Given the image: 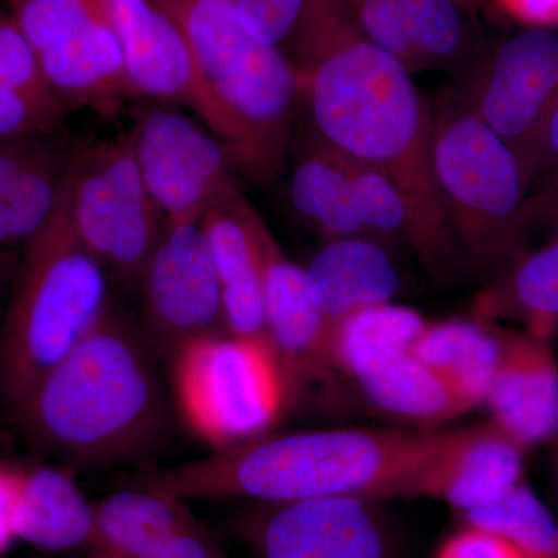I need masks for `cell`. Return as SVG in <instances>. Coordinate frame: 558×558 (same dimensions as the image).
<instances>
[{
    "label": "cell",
    "instance_id": "1",
    "mask_svg": "<svg viewBox=\"0 0 558 558\" xmlns=\"http://www.w3.org/2000/svg\"><path fill=\"white\" fill-rule=\"evenodd\" d=\"M281 50L312 132L387 175L440 247L457 255L433 167V109L405 65L363 36L343 0H307Z\"/></svg>",
    "mask_w": 558,
    "mask_h": 558
},
{
    "label": "cell",
    "instance_id": "2",
    "mask_svg": "<svg viewBox=\"0 0 558 558\" xmlns=\"http://www.w3.org/2000/svg\"><path fill=\"white\" fill-rule=\"evenodd\" d=\"M433 429L329 428L267 435L134 480L182 501L407 498Z\"/></svg>",
    "mask_w": 558,
    "mask_h": 558
},
{
    "label": "cell",
    "instance_id": "3",
    "mask_svg": "<svg viewBox=\"0 0 558 558\" xmlns=\"http://www.w3.org/2000/svg\"><path fill=\"white\" fill-rule=\"evenodd\" d=\"M156 352L145 332L109 310L16 410L39 447L83 465L148 447L167 416Z\"/></svg>",
    "mask_w": 558,
    "mask_h": 558
},
{
    "label": "cell",
    "instance_id": "4",
    "mask_svg": "<svg viewBox=\"0 0 558 558\" xmlns=\"http://www.w3.org/2000/svg\"><path fill=\"white\" fill-rule=\"evenodd\" d=\"M108 312V271L73 226L64 185L53 216L27 244L0 330V400L20 409Z\"/></svg>",
    "mask_w": 558,
    "mask_h": 558
},
{
    "label": "cell",
    "instance_id": "5",
    "mask_svg": "<svg viewBox=\"0 0 558 558\" xmlns=\"http://www.w3.org/2000/svg\"><path fill=\"white\" fill-rule=\"evenodd\" d=\"M433 167L459 255L494 279L532 252L531 190L519 157L447 92L433 109Z\"/></svg>",
    "mask_w": 558,
    "mask_h": 558
},
{
    "label": "cell",
    "instance_id": "6",
    "mask_svg": "<svg viewBox=\"0 0 558 558\" xmlns=\"http://www.w3.org/2000/svg\"><path fill=\"white\" fill-rule=\"evenodd\" d=\"M154 2L179 25L202 75L247 134L255 179L274 178L284 163L301 106L288 54L256 39L231 0Z\"/></svg>",
    "mask_w": 558,
    "mask_h": 558
},
{
    "label": "cell",
    "instance_id": "7",
    "mask_svg": "<svg viewBox=\"0 0 558 558\" xmlns=\"http://www.w3.org/2000/svg\"><path fill=\"white\" fill-rule=\"evenodd\" d=\"M170 363L183 421L216 450L270 435L290 409L284 374L267 339L216 333L193 341Z\"/></svg>",
    "mask_w": 558,
    "mask_h": 558
},
{
    "label": "cell",
    "instance_id": "8",
    "mask_svg": "<svg viewBox=\"0 0 558 558\" xmlns=\"http://www.w3.org/2000/svg\"><path fill=\"white\" fill-rule=\"evenodd\" d=\"M65 196L73 226L105 270L138 284L167 222L140 172L131 131L75 148Z\"/></svg>",
    "mask_w": 558,
    "mask_h": 558
},
{
    "label": "cell",
    "instance_id": "9",
    "mask_svg": "<svg viewBox=\"0 0 558 558\" xmlns=\"http://www.w3.org/2000/svg\"><path fill=\"white\" fill-rule=\"evenodd\" d=\"M94 3L120 40L134 94L193 110L196 119L222 140L236 168L255 178L247 134L202 75L179 25L154 0Z\"/></svg>",
    "mask_w": 558,
    "mask_h": 558
},
{
    "label": "cell",
    "instance_id": "10",
    "mask_svg": "<svg viewBox=\"0 0 558 558\" xmlns=\"http://www.w3.org/2000/svg\"><path fill=\"white\" fill-rule=\"evenodd\" d=\"M132 149L167 223L201 222L240 193L233 157L199 120L171 106H148L132 126Z\"/></svg>",
    "mask_w": 558,
    "mask_h": 558
},
{
    "label": "cell",
    "instance_id": "11",
    "mask_svg": "<svg viewBox=\"0 0 558 558\" xmlns=\"http://www.w3.org/2000/svg\"><path fill=\"white\" fill-rule=\"evenodd\" d=\"M145 332L171 362L193 341L227 332L222 292L201 222L167 223L138 282Z\"/></svg>",
    "mask_w": 558,
    "mask_h": 558
},
{
    "label": "cell",
    "instance_id": "12",
    "mask_svg": "<svg viewBox=\"0 0 558 558\" xmlns=\"http://www.w3.org/2000/svg\"><path fill=\"white\" fill-rule=\"evenodd\" d=\"M234 529L258 558H400L395 527L371 499L252 502Z\"/></svg>",
    "mask_w": 558,
    "mask_h": 558
},
{
    "label": "cell",
    "instance_id": "13",
    "mask_svg": "<svg viewBox=\"0 0 558 558\" xmlns=\"http://www.w3.org/2000/svg\"><path fill=\"white\" fill-rule=\"evenodd\" d=\"M461 101L521 157L558 97V32L526 27L501 40L457 92Z\"/></svg>",
    "mask_w": 558,
    "mask_h": 558
},
{
    "label": "cell",
    "instance_id": "14",
    "mask_svg": "<svg viewBox=\"0 0 558 558\" xmlns=\"http://www.w3.org/2000/svg\"><path fill=\"white\" fill-rule=\"evenodd\" d=\"M253 226L263 256L267 340L281 365L292 407L315 384L337 379L332 333L312 300L304 267L286 256L258 211Z\"/></svg>",
    "mask_w": 558,
    "mask_h": 558
},
{
    "label": "cell",
    "instance_id": "15",
    "mask_svg": "<svg viewBox=\"0 0 558 558\" xmlns=\"http://www.w3.org/2000/svg\"><path fill=\"white\" fill-rule=\"evenodd\" d=\"M527 450L494 422L473 428L433 429L409 498H432L465 513L523 483Z\"/></svg>",
    "mask_w": 558,
    "mask_h": 558
},
{
    "label": "cell",
    "instance_id": "16",
    "mask_svg": "<svg viewBox=\"0 0 558 558\" xmlns=\"http://www.w3.org/2000/svg\"><path fill=\"white\" fill-rule=\"evenodd\" d=\"M366 39L414 75L465 61L472 50L470 11L459 0H343Z\"/></svg>",
    "mask_w": 558,
    "mask_h": 558
},
{
    "label": "cell",
    "instance_id": "17",
    "mask_svg": "<svg viewBox=\"0 0 558 558\" xmlns=\"http://www.w3.org/2000/svg\"><path fill=\"white\" fill-rule=\"evenodd\" d=\"M484 407L529 450L558 439V357L553 341L501 328V357Z\"/></svg>",
    "mask_w": 558,
    "mask_h": 558
},
{
    "label": "cell",
    "instance_id": "18",
    "mask_svg": "<svg viewBox=\"0 0 558 558\" xmlns=\"http://www.w3.org/2000/svg\"><path fill=\"white\" fill-rule=\"evenodd\" d=\"M255 211L240 191L208 209L202 227L218 271L227 332L244 339H267L264 266L253 226Z\"/></svg>",
    "mask_w": 558,
    "mask_h": 558
},
{
    "label": "cell",
    "instance_id": "19",
    "mask_svg": "<svg viewBox=\"0 0 558 558\" xmlns=\"http://www.w3.org/2000/svg\"><path fill=\"white\" fill-rule=\"evenodd\" d=\"M339 376L357 388L371 409L396 421L425 427L473 410L411 349L351 360L341 366Z\"/></svg>",
    "mask_w": 558,
    "mask_h": 558
},
{
    "label": "cell",
    "instance_id": "20",
    "mask_svg": "<svg viewBox=\"0 0 558 558\" xmlns=\"http://www.w3.org/2000/svg\"><path fill=\"white\" fill-rule=\"evenodd\" d=\"M304 271L330 333L355 312L392 303L400 290L391 253L385 242L369 238L326 241Z\"/></svg>",
    "mask_w": 558,
    "mask_h": 558
},
{
    "label": "cell",
    "instance_id": "21",
    "mask_svg": "<svg viewBox=\"0 0 558 558\" xmlns=\"http://www.w3.org/2000/svg\"><path fill=\"white\" fill-rule=\"evenodd\" d=\"M40 70L62 108H94L113 116L135 97L123 49L102 16L38 54Z\"/></svg>",
    "mask_w": 558,
    "mask_h": 558
},
{
    "label": "cell",
    "instance_id": "22",
    "mask_svg": "<svg viewBox=\"0 0 558 558\" xmlns=\"http://www.w3.org/2000/svg\"><path fill=\"white\" fill-rule=\"evenodd\" d=\"M289 199L300 222L325 241L368 238L360 222L347 159L314 132L304 138L293 165Z\"/></svg>",
    "mask_w": 558,
    "mask_h": 558
},
{
    "label": "cell",
    "instance_id": "23",
    "mask_svg": "<svg viewBox=\"0 0 558 558\" xmlns=\"http://www.w3.org/2000/svg\"><path fill=\"white\" fill-rule=\"evenodd\" d=\"M473 317L509 323L538 339L558 336V240L532 250L515 266L481 290Z\"/></svg>",
    "mask_w": 558,
    "mask_h": 558
},
{
    "label": "cell",
    "instance_id": "24",
    "mask_svg": "<svg viewBox=\"0 0 558 558\" xmlns=\"http://www.w3.org/2000/svg\"><path fill=\"white\" fill-rule=\"evenodd\" d=\"M94 526V505L68 473L53 468L21 472L17 539L60 553L92 546Z\"/></svg>",
    "mask_w": 558,
    "mask_h": 558
},
{
    "label": "cell",
    "instance_id": "25",
    "mask_svg": "<svg viewBox=\"0 0 558 558\" xmlns=\"http://www.w3.org/2000/svg\"><path fill=\"white\" fill-rule=\"evenodd\" d=\"M413 352L476 409L484 407L497 373L501 328L475 317L428 323Z\"/></svg>",
    "mask_w": 558,
    "mask_h": 558
},
{
    "label": "cell",
    "instance_id": "26",
    "mask_svg": "<svg viewBox=\"0 0 558 558\" xmlns=\"http://www.w3.org/2000/svg\"><path fill=\"white\" fill-rule=\"evenodd\" d=\"M94 512L92 548L113 558H143L161 538L197 520L182 499L138 486L109 495Z\"/></svg>",
    "mask_w": 558,
    "mask_h": 558
},
{
    "label": "cell",
    "instance_id": "27",
    "mask_svg": "<svg viewBox=\"0 0 558 558\" xmlns=\"http://www.w3.org/2000/svg\"><path fill=\"white\" fill-rule=\"evenodd\" d=\"M73 150L62 143L0 194V247L31 242L60 204Z\"/></svg>",
    "mask_w": 558,
    "mask_h": 558
},
{
    "label": "cell",
    "instance_id": "28",
    "mask_svg": "<svg viewBox=\"0 0 558 558\" xmlns=\"http://www.w3.org/2000/svg\"><path fill=\"white\" fill-rule=\"evenodd\" d=\"M462 515L465 526L508 539L529 556L558 558L557 520L524 481L487 506Z\"/></svg>",
    "mask_w": 558,
    "mask_h": 558
},
{
    "label": "cell",
    "instance_id": "29",
    "mask_svg": "<svg viewBox=\"0 0 558 558\" xmlns=\"http://www.w3.org/2000/svg\"><path fill=\"white\" fill-rule=\"evenodd\" d=\"M428 323L421 312L396 303L355 312L332 332L330 354L337 376L341 366L354 359L388 351H413Z\"/></svg>",
    "mask_w": 558,
    "mask_h": 558
},
{
    "label": "cell",
    "instance_id": "30",
    "mask_svg": "<svg viewBox=\"0 0 558 558\" xmlns=\"http://www.w3.org/2000/svg\"><path fill=\"white\" fill-rule=\"evenodd\" d=\"M0 86L16 90L62 124L64 108L40 70L39 58L14 17H0Z\"/></svg>",
    "mask_w": 558,
    "mask_h": 558
},
{
    "label": "cell",
    "instance_id": "31",
    "mask_svg": "<svg viewBox=\"0 0 558 558\" xmlns=\"http://www.w3.org/2000/svg\"><path fill=\"white\" fill-rule=\"evenodd\" d=\"M13 9L36 54L72 38L100 16L94 0H17Z\"/></svg>",
    "mask_w": 558,
    "mask_h": 558
},
{
    "label": "cell",
    "instance_id": "32",
    "mask_svg": "<svg viewBox=\"0 0 558 558\" xmlns=\"http://www.w3.org/2000/svg\"><path fill=\"white\" fill-rule=\"evenodd\" d=\"M245 28L260 43L282 49L307 0H231Z\"/></svg>",
    "mask_w": 558,
    "mask_h": 558
},
{
    "label": "cell",
    "instance_id": "33",
    "mask_svg": "<svg viewBox=\"0 0 558 558\" xmlns=\"http://www.w3.org/2000/svg\"><path fill=\"white\" fill-rule=\"evenodd\" d=\"M521 167L531 193L558 170V97L550 105L529 143L526 153L521 157Z\"/></svg>",
    "mask_w": 558,
    "mask_h": 558
},
{
    "label": "cell",
    "instance_id": "34",
    "mask_svg": "<svg viewBox=\"0 0 558 558\" xmlns=\"http://www.w3.org/2000/svg\"><path fill=\"white\" fill-rule=\"evenodd\" d=\"M53 135L33 134L0 140V194L9 189L22 172L60 148L62 142H58Z\"/></svg>",
    "mask_w": 558,
    "mask_h": 558
},
{
    "label": "cell",
    "instance_id": "35",
    "mask_svg": "<svg viewBox=\"0 0 558 558\" xmlns=\"http://www.w3.org/2000/svg\"><path fill=\"white\" fill-rule=\"evenodd\" d=\"M61 124L36 108L24 95L0 86V140L33 134H54Z\"/></svg>",
    "mask_w": 558,
    "mask_h": 558
},
{
    "label": "cell",
    "instance_id": "36",
    "mask_svg": "<svg viewBox=\"0 0 558 558\" xmlns=\"http://www.w3.org/2000/svg\"><path fill=\"white\" fill-rule=\"evenodd\" d=\"M435 558H534L508 539L465 526L440 546Z\"/></svg>",
    "mask_w": 558,
    "mask_h": 558
},
{
    "label": "cell",
    "instance_id": "37",
    "mask_svg": "<svg viewBox=\"0 0 558 558\" xmlns=\"http://www.w3.org/2000/svg\"><path fill=\"white\" fill-rule=\"evenodd\" d=\"M143 558H227L218 539L199 521L171 532Z\"/></svg>",
    "mask_w": 558,
    "mask_h": 558
},
{
    "label": "cell",
    "instance_id": "38",
    "mask_svg": "<svg viewBox=\"0 0 558 558\" xmlns=\"http://www.w3.org/2000/svg\"><path fill=\"white\" fill-rule=\"evenodd\" d=\"M21 472L0 465V556L16 542V509Z\"/></svg>",
    "mask_w": 558,
    "mask_h": 558
},
{
    "label": "cell",
    "instance_id": "39",
    "mask_svg": "<svg viewBox=\"0 0 558 558\" xmlns=\"http://www.w3.org/2000/svg\"><path fill=\"white\" fill-rule=\"evenodd\" d=\"M490 2L502 13L526 27H558V0H490Z\"/></svg>",
    "mask_w": 558,
    "mask_h": 558
},
{
    "label": "cell",
    "instance_id": "40",
    "mask_svg": "<svg viewBox=\"0 0 558 558\" xmlns=\"http://www.w3.org/2000/svg\"><path fill=\"white\" fill-rule=\"evenodd\" d=\"M531 211L534 229L543 227L549 231L550 241L558 240V170L532 191Z\"/></svg>",
    "mask_w": 558,
    "mask_h": 558
},
{
    "label": "cell",
    "instance_id": "41",
    "mask_svg": "<svg viewBox=\"0 0 558 558\" xmlns=\"http://www.w3.org/2000/svg\"><path fill=\"white\" fill-rule=\"evenodd\" d=\"M459 2H461L469 11H472L473 7L476 5V0H459Z\"/></svg>",
    "mask_w": 558,
    "mask_h": 558
},
{
    "label": "cell",
    "instance_id": "42",
    "mask_svg": "<svg viewBox=\"0 0 558 558\" xmlns=\"http://www.w3.org/2000/svg\"><path fill=\"white\" fill-rule=\"evenodd\" d=\"M90 558H113V557L106 556V554H101V553H95V556L90 557Z\"/></svg>",
    "mask_w": 558,
    "mask_h": 558
},
{
    "label": "cell",
    "instance_id": "43",
    "mask_svg": "<svg viewBox=\"0 0 558 558\" xmlns=\"http://www.w3.org/2000/svg\"><path fill=\"white\" fill-rule=\"evenodd\" d=\"M557 449H556V469H557V476H558V439L556 440Z\"/></svg>",
    "mask_w": 558,
    "mask_h": 558
},
{
    "label": "cell",
    "instance_id": "44",
    "mask_svg": "<svg viewBox=\"0 0 558 558\" xmlns=\"http://www.w3.org/2000/svg\"><path fill=\"white\" fill-rule=\"evenodd\" d=\"M7 2L11 3V5H14V3L17 2V0H7Z\"/></svg>",
    "mask_w": 558,
    "mask_h": 558
}]
</instances>
